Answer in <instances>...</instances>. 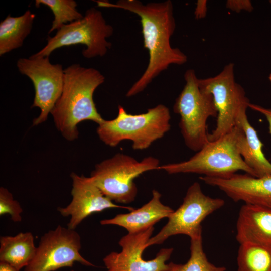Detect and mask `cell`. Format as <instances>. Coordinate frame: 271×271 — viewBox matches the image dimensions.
Instances as JSON below:
<instances>
[{
	"mask_svg": "<svg viewBox=\"0 0 271 271\" xmlns=\"http://www.w3.org/2000/svg\"><path fill=\"white\" fill-rule=\"evenodd\" d=\"M99 7L120 9L132 12L140 18L144 47L149 55L146 69L128 90V97L141 93L161 72L171 65H182L187 56L179 49L173 48L170 38L176 28L172 2H151L144 4L138 0H119L116 3L95 1Z\"/></svg>",
	"mask_w": 271,
	"mask_h": 271,
	"instance_id": "6da1fadb",
	"label": "cell"
},
{
	"mask_svg": "<svg viewBox=\"0 0 271 271\" xmlns=\"http://www.w3.org/2000/svg\"><path fill=\"white\" fill-rule=\"evenodd\" d=\"M64 71L62 92L51 114L58 130L66 140L72 141L78 138L79 123L91 120L98 124L104 120L96 107L93 94L105 77L99 70L79 64Z\"/></svg>",
	"mask_w": 271,
	"mask_h": 271,
	"instance_id": "7a4b0ae2",
	"label": "cell"
},
{
	"mask_svg": "<svg viewBox=\"0 0 271 271\" xmlns=\"http://www.w3.org/2000/svg\"><path fill=\"white\" fill-rule=\"evenodd\" d=\"M170 119L169 109L163 104L139 114H129L119 105L117 116L112 120L104 119L98 124L96 132L100 140L110 147L129 140L133 149L143 150L169 131Z\"/></svg>",
	"mask_w": 271,
	"mask_h": 271,
	"instance_id": "3957f363",
	"label": "cell"
},
{
	"mask_svg": "<svg viewBox=\"0 0 271 271\" xmlns=\"http://www.w3.org/2000/svg\"><path fill=\"white\" fill-rule=\"evenodd\" d=\"M239 127L235 125L230 132L215 141H209L188 160L161 165L159 169L169 174L196 173L221 178L242 171L256 177L239 153Z\"/></svg>",
	"mask_w": 271,
	"mask_h": 271,
	"instance_id": "277c9868",
	"label": "cell"
},
{
	"mask_svg": "<svg viewBox=\"0 0 271 271\" xmlns=\"http://www.w3.org/2000/svg\"><path fill=\"white\" fill-rule=\"evenodd\" d=\"M185 85L176 98L174 112L180 116L179 127L186 145L198 152L208 142L207 121L216 117L218 112L212 96L201 90L193 69L184 74Z\"/></svg>",
	"mask_w": 271,
	"mask_h": 271,
	"instance_id": "5b68a950",
	"label": "cell"
},
{
	"mask_svg": "<svg viewBox=\"0 0 271 271\" xmlns=\"http://www.w3.org/2000/svg\"><path fill=\"white\" fill-rule=\"evenodd\" d=\"M113 33V27L106 23L102 12L92 7L86 11L82 18L63 26L54 36L48 37L46 45L31 56L49 57L61 47L83 44L86 48L82 54L85 58L103 57L111 47V43L106 39Z\"/></svg>",
	"mask_w": 271,
	"mask_h": 271,
	"instance_id": "8992f818",
	"label": "cell"
},
{
	"mask_svg": "<svg viewBox=\"0 0 271 271\" xmlns=\"http://www.w3.org/2000/svg\"><path fill=\"white\" fill-rule=\"evenodd\" d=\"M159 167V160L152 156L139 162L129 155L118 153L96 164L89 177L112 201L126 204L134 201L137 196L134 180Z\"/></svg>",
	"mask_w": 271,
	"mask_h": 271,
	"instance_id": "52a82bcc",
	"label": "cell"
},
{
	"mask_svg": "<svg viewBox=\"0 0 271 271\" xmlns=\"http://www.w3.org/2000/svg\"><path fill=\"white\" fill-rule=\"evenodd\" d=\"M198 84L201 90L212 96L218 112L216 127L208 134L209 141H214L232 130L239 112L250 102L243 87L235 81L232 63L215 76L199 78Z\"/></svg>",
	"mask_w": 271,
	"mask_h": 271,
	"instance_id": "ba28073f",
	"label": "cell"
},
{
	"mask_svg": "<svg viewBox=\"0 0 271 271\" xmlns=\"http://www.w3.org/2000/svg\"><path fill=\"white\" fill-rule=\"evenodd\" d=\"M224 203L222 199L204 194L200 184L194 182L188 188L182 204L168 218L166 224L148 240L147 247L161 244L175 235H186L190 239L202 236L201 222Z\"/></svg>",
	"mask_w": 271,
	"mask_h": 271,
	"instance_id": "9c48e42d",
	"label": "cell"
},
{
	"mask_svg": "<svg viewBox=\"0 0 271 271\" xmlns=\"http://www.w3.org/2000/svg\"><path fill=\"white\" fill-rule=\"evenodd\" d=\"M81 237L75 230L58 225L41 236L36 253L24 271H56L79 262L87 266L95 265L80 253Z\"/></svg>",
	"mask_w": 271,
	"mask_h": 271,
	"instance_id": "30bf717a",
	"label": "cell"
},
{
	"mask_svg": "<svg viewBox=\"0 0 271 271\" xmlns=\"http://www.w3.org/2000/svg\"><path fill=\"white\" fill-rule=\"evenodd\" d=\"M17 67L32 82L35 96L31 107H38L39 116L34 119L33 125L45 122L60 98L63 88L64 69L60 64H52L49 57L21 58Z\"/></svg>",
	"mask_w": 271,
	"mask_h": 271,
	"instance_id": "8fae6325",
	"label": "cell"
},
{
	"mask_svg": "<svg viewBox=\"0 0 271 271\" xmlns=\"http://www.w3.org/2000/svg\"><path fill=\"white\" fill-rule=\"evenodd\" d=\"M154 230V227H151L122 237L118 242L121 251L111 252L103 258L106 271H168L169 265L166 262L170 258L173 248L161 249L153 259L146 260L143 258Z\"/></svg>",
	"mask_w": 271,
	"mask_h": 271,
	"instance_id": "7c38bea8",
	"label": "cell"
},
{
	"mask_svg": "<svg viewBox=\"0 0 271 271\" xmlns=\"http://www.w3.org/2000/svg\"><path fill=\"white\" fill-rule=\"evenodd\" d=\"M71 202L65 207H58L61 216L70 217L67 227L75 230L77 227L90 215L110 208H122L129 211L134 209L131 207L118 205L106 197L89 177L78 175L72 172Z\"/></svg>",
	"mask_w": 271,
	"mask_h": 271,
	"instance_id": "4fadbf2b",
	"label": "cell"
},
{
	"mask_svg": "<svg viewBox=\"0 0 271 271\" xmlns=\"http://www.w3.org/2000/svg\"><path fill=\"white\" fill-rule=\"evenodd\" d=\"M200 179L218 187L235 202L271 208V175L256 177L235 173L222 178L203 176Z\"/></svg>",
	"mask_w": 271,
	"mask_h": 271,
	"instance_id": "5bb4252c",
	"label": "cell"
},
{
	"mask_svg": "<svg viewBox=\"0 0 271 271\" xmlns=\"http://www.w3.org/2000/svg\"><path fill=\"white\" fill-rule=\"evenodd\" d=\"M236 238L240 244L252 243L271 248V208L245 204L236 223Z\"/></svg>",
	"mask_w": 271,
	"mask_h": 271,
	"instance_id": "9a60e30c",
	"label": "cell"
},
{
	"mask_svg": "<svg viewBox=\"0 0 271 271\" xmlns=\"http://www.w3.org/2000/svg\"><path fill=\"white\" fill-rule=\"evenodd\" d=\"M161 194L156 190L152 191V197L141 207L126 214H119L111 219L101 220L102 225H115L125 228L129 234L146 230L162 219L168 218L174 212L161 201Z\"/></svg>",
	"mask_w": 271,
	"mask_h": 271,
	"instance_id": "2e32d148",
	"label": "cell"
},
{
	"mask_svg": "<svg viewBox=\"0 0 271 271\" xmlns=\"http://www.w3.org/2000/svg\"><path fill=\"white\" fill-rule=\"evenodd\" d=\"M246 109L244 108L239 112L235 123L240 129L238 139L239 153L256 177L270 175L271 163L263 153V144L248 120Z\"/></svg>",
	"mask_w": 271,
	"mask_h": 271,
	"instance_id": "e0dca14e",
	"label": "cell"
},
{
	"mask_svg": "<svg viewBox=\"0 0 271 271\" xmlns=\"http://www.w3.org/2000/svg\"><path fill=\"white\" fill-rule=\"evenodd\" d=\"M37 249L30 232H20L15 236L0 237V262L19 270L25 268L32 261Z\"/></svg>",
	"mask_w": 271,
	"mask_h": 271,
	"instance_id": "ac0fdd59",
	"label": "cell"
},
{
	"mask_svg": "<svg viewBox=\"0 0 271 271\" xmlns=\"http://www.w3.org/2000/svg\"><path fill=\"white\" fill-rule=\"evenodd\" d=\"M36 15L27 10L22 15L10 14L0 23V56L22 46L30 34Z\"/></svg>",
	"mask_w": 271,
	"mask_h": 271,
	"instance_id": "d6986e66",
	"label": "cell"
},
{
	"mask_svg": "<svg viewBox=\"0 0 271 271\" xmlns=\"http://www.w3.org/2000/svg\"><path fill=\"white\" fill-rule=\"evenodd\" d=\"M237 271H271V248L262 245L240 244Z\"/></svg>",
	"mask_w": 271,
	"mask_h": 271,
	"instance_id": "ffe728a7",
	"label": "cell"
},
{
	"mask_svg": "<svg viewBox=\"0 0 271 271\" xmlns=\"http://www.w3.org/2000/svg\"><path fill=\"white\" fill-rule=\"evenodd\" d=\"M35 5L37 8L46 6L53 12L54 20L48 34L84 16L76 9L77 4L74 0H36Z\"/></svg>",
	"mask_w": 271,
	"mask_h": 271,
	"instance_id": "44dd1931",
	"label": "cell"
},
{
	"mask_svg": "<svg viewBox=\"0 0 271 271\" xmlns=\"http://www.w3.org/2000/svg\"><path fill=\"white\" fill-rule=\"evenodd\" d=\"M190 257L184 264L168 263V271H225L223 266H217L208 260L204 252L202 236L190 239Z\"/></svg>",
	"mask_w": 271,
	"mask_h": 271,
	"instance_id": "7402d4cb",
	"label": "cell"
},
{
	"mask_svg": "<svg viewBox=\"0 0 271 271\" xmlns=\"http://www.w3.org/2000/svg\"><path fill=\"white\" fill-rule=\"evenodd\" d=\"M23 208L19 202L14 199L12 194L6 188H0V215L9 214L14 222L22 221Z\"/></svg>",
	"mask_w": 271,
	"mask_h": 271,
	"instance_id": "603a6c76",
	"label": "cell"
},
{
	"mask_svg": "<svg viewBox=\"0 0 271 271\" xmlns=\"http://www.w3.org/2000/svg\"><path fill=\"white\" fill-rule=\"evenodd\" d=\"M226 6L231 11L238 13L242 11L250 12L253 10L252 4L249 0H228Z\"/></svg>",
	"mask_w": 271,
	"mask_h": 271,
	"instance_id": "cb8c5ba5",
	"label": "cell"
},
{
	"mask_svg": "<svg viewBox=\"0 0 271 271\" xmlns=\"http://www.w3.org/2000/svg\"><path fill=\"white\" fill-rule=\"evenodd\" d=\"M248 107L262 114L268 123L269 132L271 134V109L266 108L260 105L249 103Z\"/></svg>",
	"mask_w": 271,
	"mask_h": 271,
	"instance_id": "d4e9b609",
	"label": "cell"
},
{
	"mask_svg": "<svg viewBox=\"0 0 271 271\" xmlns=\"http://www.w3.org/2000/svg\"><path fill=\"white\" fill-rule=\"evenodd\" d=\"M207 1L199 0L196 3L194 15L196 19H203L205 17L207 13Z\"/></svg>",
	"mask_w": 271,
	"mask_h": 271,
	"instance_id": "484cf974",
	"label": "cell"
},
{
	"mask_svg": "<svg viewBox=\"0 0 271 271\" xmlns=\"http://www.w3.org/2000/svg\"><path fill=\"white\" fill-rule=\"evenodd\" d=\"M0 271H20V270L9 264L0 262Z\"/></svg>",
	"mask_w": 271,
	"mask_h": 271,
	"instance_id": "4316f807",
	"label": "cell"
},
{
	"mask_svg": "<svg viewBox=\"0 0 271 271\" xmlns=\"http://www.w3.org/2000/svg\"><path fill=\"white\" fill-rule=\"evenodd\" d=\"M269 80L270 82H271V73L270 74V75L269 76Z\"/></svg>",
	"mask_w": 271,
	"mask_h": 271,
	"instance_id": "83f0119b",
	"label": "cell"
},
{
	"mask_svg": "<svg viewBox=\"0 0 271 271\" xmlns=\"http://www.w3.org/2000/svg\"><path fill=\"white\" fill-rule=\"evenodd\" d=\"M70 271H74V270H70Z\"/></svg>",
	"mask_w": 271,
	"mask_h": 271,
	"instance_id": "f1b7e54d",
	"label": "cell"
}]
</instances>
